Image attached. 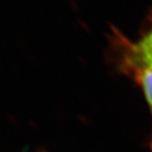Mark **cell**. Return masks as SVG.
I'll use <instances>...</instances> for the list:
<instances>
[{
    "label": "cell",
    "instance_id": "cell-1",
    "mask_svg": "<svg viewBox=\"0 0 152 152\" xmlns=\"http://www.w3.org/2000/svg\"><path fill=\"white\" fill-rule=\"evenodd\" d=\"M112 45L121 72L132 68H152V28L136 41L130 40L118 31L113 32Z\"/></svg>",
    "mask_w": 152,
    "mask_h": 152
},
{
    "label": "cell",
    "instance_id": "cell-2",
    "mask_svg": "<svg viewBox=\"0 0 152 152\" xmlns=\"http://www.w3.org/2000/svg\"><path fill=\"white\" fill-rule=\"evenodd\" d=\"M130 78H132L142 89L145 99L147 102L149 111L151 114L152 121V68L149 66H142V68H132L124 72ZM149 148L152 152V130L149 140Z\"/></svg>",
    "mask_w": 152,
    "mask_h": 152
}]
</instances>
